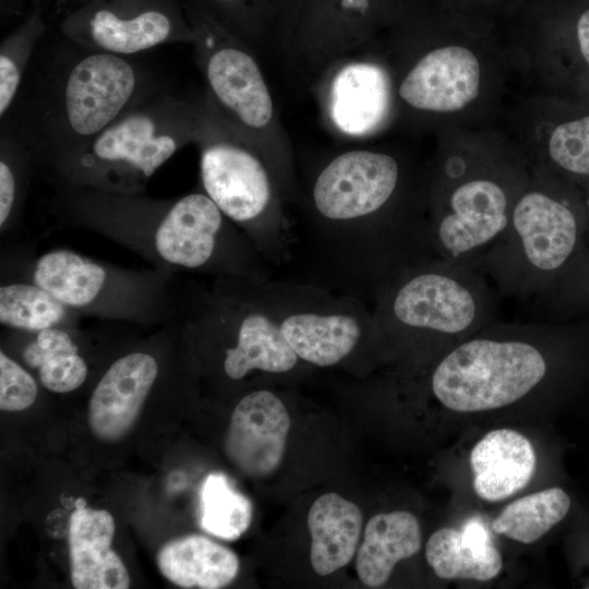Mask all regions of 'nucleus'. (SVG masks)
Instances as JSON below:
<instances>
[{
    "instance_id": "f257e3e1",
    "label": "nucleus",
    "mask_w": 589,
    "mask_h": 589,
    "mask_svg": "<svg viewBox=\"0 0 589 589\" xmlns=\"http://www.w3.org/2000/svg\"><path fill=\"white\" fill-rule=\"evenodd\" d=\"M166 87L161 75L136 57L93 50L58 33L49 45L39 41L1 123L25 143L36 170L44 172Z\"/></svg>"
},
{
    "instance_id": "f03ea898",
    "label": "nucleus",
    "mask_w": 589,
    "mask_h": 589,
    "mask_svg": "<svg viewBox=\"0 0 589 589\" xmlns=\"http://www.w3.org/2000/svg\"><path fill=\"white\" fill-rule=\"evenodd\" d=\"M48 209L61 227L109 239L154 268L257 281L256 249L202 190L154 199L144 192L63 188L56 190Z\"/></svg>"
},
{
    "instance_id": "7ed1b4c3",
    "label": "nucleus",
    "mask_w": 589,
    "mask_h": 589,
    "mask_svg": "<svg viewBox=\"0 0 589 589\" xmlns=\"http://www.w3.org/2000/svg\"><path fill=\"white\" fill-rule=\"evenodd\" d=\"M207 97L160 89L122 115L76 154L45 170L57 190L143 193L149 179L182 147L195 144Z\"/></svg>"
},
{
    "instance_id": "20e7f679",
    "label": "nucleus",
    "mask_w": 589,
    "mask_h": 589,
    "mask_svg": "<svg viewBox=\"0 0 589 589\" xmlns=\"http://www.w3.org/2000/svg\"><path fill=\"white\" fill-rule=\"evenodd\" d=\"M0 277H25L83 316L164 326L176 321V274L157 268L132 269L53 249L36 256L31 245L1 250Z\"/></svg>"
},
{
    "instance_id": "39448f33",
    "label": "nucleus",
    "mask_w": 589,
    "mask_h": 589,
    "mask_svg": "<svg viewBox=\"0 0 589 589\" xmlns=\"http://www.w3.org/2000/svg\"><path fill=\"white\" fill-rule=\"evenodd\" d=\"M196 65L219 112L292 181V149L256 53L201 5L182 3Z\"/></svg>"
},
{
    "instance_id": "423d86ee",
    "label": "nucleus",
    "mask_w": 589,
    "mask_h": 589,
    "mask_svg": "<svg viewBox=\"0 0 589 589\" xmlns=\"http://www.w3.org/2000/svg\"><path fill=\"white\" fill-rule=\"evenodd\" d=\"M206 97L204 128L195 143L202 191L261 250L266 245V231L279 227L280 200L291 182Z\"/></svg>"
},
{
    "instance_id": "0eeeda50",
    "label": "nucleus",
    "mask_w": 589,
    "mask_h": 589,
    "mask_svg": "<svg viewBox=\"0 0 589 589\" xmlns=\"http://www.w3.org/2000/svg\"><path fill=\"white\" fill-rule=\"evenodd\" d=\"M546 369L543 354L527 341L474 338L440 361L431 387L449 410L485 411L526 396L543 380Z\"/></svg>"
},
{
    "instance_id": "6e6552de",
    "label": "nucleus",
    "mask_w": 589,
    "mask_h": 589,
    "mask_svg": "<svg viewBox=\"0 0 589 589\" xmlns=\"http://www.w3.org/2000/svg\"><path fill=\"white\" fill-rule=\"evenodd\" d=\"M577 240L578 224L572 209L543 192L531 191L514 205L505 233L484 263L503 288L533 292L568 262Z\"/></svg>"
},
{
    "instance_id": "1a4fd4ad",
    "label": "nucleus",
    "mask_w": 589,
    "mask_h": 589,
    "mask_svg": "<svg viewBox=\"0 0 589 589\" xmlns=\"http://www.w3.org/2000/svg\"><path fill=\"white\" fill-rule=\"evenodd\" d=\"M57 27L73 43L124 57L194 39L178 0H87L60 15Z\"/></svg>"
},
{
    "instance_id": "9d476101",
    "label": "nucleus",
    "mask_w": 589,
    "mask_h": 589,
    "mask_svg": "<svg viewBox=\"0 0 589 589\" xmlns=\"http://www.w3.org/2000/svg\"><path fill=\"white\" fill-rule=\"evenodd\" d=\"M473 267L442 260L401 278L385 304V323L458 336L488 322V291Z\"/></svg>"
},
{
    "instance_id": "9b49d317",
    "label": "nucleus",
    "mask_w": 589,
    "mask_h": 589,
    "mask_svg": "<svg viewBox=\"0 0 589 589\" xmlns=\"http://www.w3.org/2000/svg\"><path fill=\"white\" fill-rule=\"evenodd\" d=\"M400 180L389 154L351 148L330 158L311 187V206L320 219L353 226L377 215L394 196Z\"/></svg>"
},
{
    "instance_id": "f8f14e48",
    "label": "nucleus",
    "mask_w": 589,
    "mask_h": 589,
    "mask_svg": "<svg viewBox=\"0 0 589 589\" xmlns=\"http://www.w3.org/2000/svg\"><path fill=\"white\" fill-rule=\"evenodd\" d=\"M161 326L142 347L116 358L98 378L88 404V422L101 440L123 436L136 421L163 373L159 357L172 328Z\"/></svg>"
},
{
    "instance_id": "ddd939ff",
    "label": "nucleus",
    "mask_w": 589,
    "mask_h": 589,
    "mask_svg": "<svg viewBox=\"0 0 589 589\" xmlns=\"http://www.w3.org/2000/svg\"><path fill=\"white\" fill-rule=\"evenodd\" d=\"M289 429V413L275 394L264 389L249 393L232 411L226 454L244 474L267 477L283 461Z\"/></svg>"
},
{
    "instance_id": "4468645a",
    "label": "nucleus",
    "mask_w": 589,
    "mask_h": 589,
    "mask_svg": "<svg viewBox=\"0 0 589 589\" xmlns=\"http://www.w3.org/2000/svg\"><path fill=\"white\" fill-rule=\"evenodd\" d=\"M479 85L476 56L467 48L448 46L420 58L400 82L398 95L414 109L448 112L473 100Z\"/></svg>"
},
{
    "instance_id": "2eb2a0df",
    "label": "nucleus",
    "mask_w": 589,
    "mask_h": 589,
    "mask_svg": "<svg viewBox=\"0 0 589 589\" xmlns=\"http://www.w3.org/2000/svg\"><path fill=\"white\" fill-rule=\"evenodd\" d=\"M115 521L106 510L76 508L70 518L71 580L76 589H127V568L111 550Z\"/></svg>"
},
{
    "instance_id": "dca6fc26",
    "label": "nucleus",
    "mask_w": 589,
    "mask_h": 589,
    "mask_svg": "<svg viewBox=\"0 0 589 589\" xmlns=\"http://www.w3.org/2000/svg\"><path fill=\"white\" fill-rule=\"evenodd\" d=\"M273 314L299 359L317 365L339 363L357 347L363 334V320L346 309H294Z\"/></svg>"
},
{
    "instance_id": "f3484780",
    "label": "nucleus",
    "mask_w": 589,
    "mask_h": 589,
    "mask_svg": "<svg viewBox=\"0 0 589 589\" xmlns=\"http://www.w3.org/2000/svg\"><path fill=\"white\" fill-rule=\"evenodd\" d=\"M537 457L531 442L513 429H496L472 448L473 489L488 502L517 493L531 480Z\"/></svg>"
},
{
    "instance_id": "a211bd4d",
    "label": "nucleus",
    "mask_w": 589,
    "mask_h": 589,
    "mask_svg": "<svg viewBox=\"0 0 589 589\" xmlns=\"http://www.w3.org/2000/svg\"><path fill=\"white\" fill-rule=\"evenodd\" d=\"M4 333L19 345L23 365L36 372L47 390L70 393L86 382L89 368L81 353L77 325L34 333L4 328Z\"/></svg>"
},
{
    "instance_id": "6ab92c4d",
    "label": "nucleus",
    "mask_w": 589,
    "mask_h": 589,
    "mask_svg": "<svg viewBox=\"0 0 589 589\" xmlns=\"http://www.w3.org/2000/svg\"><path fill=\"white\" fill-rule=\"evenodd\" d=\"M360 508L337 493L317 497L310 507V561L320 576H327L353 557L362 531Z\"/></svg>"
},
{
    "instance_id": "aec40b11",
    "label": "nucleus",
    "mask_w": 589,
    "mask_h": 589,
    "mask_svg": "<svg viewBox=\"0 0 589 589\" xmlns=\"http://www.w3.org/2000/svg\"><path fill=\"white\" fill-rule=\"evenodd\" d=\"M425 558L442 579L488 581L496 577L503 558L479 522L462 529L444 527L433 532L425 544Z\"/></svg>"
},
{
    "instance_id": "412c9836",
    "label": "nucleus",
    "mask_w": 589,
    "mask_h": 589,
    "mask_svg": "<svg viewBox=\"0 0 589 589\" xmlns=\"http://www.w3.org/2000/svg\"><path fill=\"white\" fill-rule=\"evenodd\" d=\"M420 548L421 528L414 515L405 510L374 515L365 525L357 553L359 579L366 587H381L395 565L418 553Z\"/></svg>"
},
{
    "instance_id": "4be33fe9",
    "label": "nucleus",
    "mask_w": 589,
    "mask_h": 589,
    "mask_svg": "<svg viewBox=\"0 0 589 589\" xmlns=\"http://www.w3.org/2000/svg\"><path fill=\"white\" fill-rule=\"evenodd\" d=\"M157 564L167 579L182 588H223L239 570V560L231 550L201 534L165 544Z\"/></svg>"
},
{
    "instance_id": "5701e85b",
    "label": "nucleus",
    "mask_w": 589,
    "mask_h": 589,
    "mask_svg": "<svg viewBox=\"0 0 589 589\" xmlns=\"http://www.w3.org/2000/svg\"><path fill=\"white\" fill-rule=\"evenodd\" d=\"M81 317L32 279L0 278V324L5 329L34 333L74 326Z\"/></svg>"
},
{
    "instance_id": "b1692460",
    "label": "nucleus",
    "mask_w": 589,
    "mask_h": 589,
    "mask_svg": "<svg viewBox=\"0 0 589 589\" xmlns=\"http://www.w3.org/2000/svg\"><path fill=\"white\" fill-rule=\"evenodd\" d=\"M570 498L561 488H550L508 504L493 520L492 529L524 544L538 541L568 513Z\"/></svg>"
},
{
    "instance_id": "393cba45",
    "label": "nucleus",
    "mask_w": 589,
    "mask_h": 589,
    "mask_svg": "<svg viewBox=\"0 0 589 589\" xmlns=\"http://www.w3.org/2000/svg\"><path fill=\"white\" fill-rule=\"evenodd\" d=\"M48 32V14L40 3L29 4L22 22L0 45V117L14 104L41 38Z\"/></svg>"
},
{
    "instance_id": "a878e982",
    "label": "nucleus",
    "mask_w": 589,
    "mask_h": 589,
    "mask_svg": "<svg viewBox=\"0 0 589 589\" xmlns=\"http://www.w3.org/2000/svg\"><path fill=\"white\" fill-rule=\"evenodd\" d=\"M36 170L25 143L5 123L0 136V236L10 237L17 229L24 202Z\"/></svg>"
},
{
    "instance_id": "bb28decb",
    "label": "nucleus",
    "mask_w": 589,
    "mask_h": 589,
    "mask_svg": "<svg viewBox=\"0 0 589 589\" xmlns=\"http://www.w3.org/2000/svg\"><path fill=\"white\" fill-rule=\"evenodd\" d=\"M252 504L237 492L227 477L209 473L200 491V525L206 532L225 540H236L250 527Z\"/></svg>"
},
{
    "instance_id": "cd10ccee",
    "label": "nucleus",
    "mask_w": 589,
    "mask_h": 589,
    "mask_svg": "<svg viewBox=\"0 0 589 589\" xmlns=\"http://www.w3.org/2000/svg\"><path fill=\"white\" fill-rule=\"evenodd\" d=\"M549 153L563 169L589 175V116L556 127L549 141Z\"/></svg>"
},
{
    "instance_id": "c85d7f7f",
    "label": "nucleus",
    "mask_w": 589,
    "mask_h": 589,
    "mask_svg": "<svg viewBox=\"0 0 589 589\" xmlns=\"http://www.w3.org/2000/svg\"><path fill=\"white\" fill-rule=\"evenodd\" d=\"M38 384L26 368L8 352L0 351V408L21 411L29 408L38 397Z\"/></svg>"
},
{
    "instance_id": "c756f323",
    "label": "nucleus",
    "mask_w": 589,
    "mask_h": 589,
    "mask_svg": "<svg viewBox=\"0 0 589 589\" xmlns=\"http://www.w3.org/2000/svg\"><path fill=\"white\" fill-rule=\"evenodd\" d=\"M577 37L580 51L589 64V9L585 11L578 20Z\"/></svg>"
},
{
    "instance_id": "7c9ffc66",
    "label": "nucleus",
    "mask_w": 589,
    "mask_h": 589,
    "mask_svg": "<svg viewBox=\"0 0 589 589\" xmlns=\"http://www.w3.org/2000/svg\"><path fill=\"white\" fill-rule=\"evenodd\" d=\"M87 0H68L64 4H62L56 12H55V16L56 17H59L60 15H62L64 12L69 11L70 9L76 7L77 4L80 3H83Z\"/></svg>"
},
{
    "instance_id": "2f4dec72",
    "label": "nucleus",
    "mask_w": 589,
    "mask_h": 589,
    "mask_svg": "<svg viewBox=\"0 0 589 589\" xmlns=\"http://www.w3.org/2000/svg\"><path fill=\"white\" fill-rule=\"evenodd\" d=\"M205 1L212 3V5L226 8V7H233L236 4H239L242 0H205Z\"/></svg>"
},
{
    "instance_id": "473e14b6",
    "label": "nucleus",
    "mask_w": 589,
    "mask_h": 589,
    "mask_svg": "<svg viewBox=\"0 0 589 589\" xmlns=\"http://www.w3.org/2000/svg\"><path fill=\"white\" fill-rule=\"evenodd\" d=\"M75 506L76 508H83L85 507V501L83 498H79L76 502H75Z\"/></svg>"
},
{
    "instance_id": "72a5a7b5",
    "label": "nucleus",
    "mask_w": 589,
    "mask_h": 589,
    "mask_svg": "<svg viewBox=\"0 0 589 589\" xmlns=\"http://www.w3.org/2000/svg\"><path fill=\"white\" fill-rule=\"evenodd\" d=\"M68 0H60L56 5L55 8H52V11H56V9L58 10V8H60L62 4H64Z\"/></svg>"
}]
</instances>
